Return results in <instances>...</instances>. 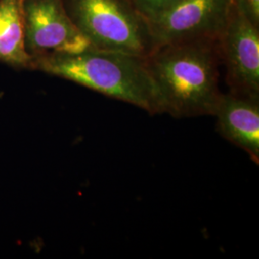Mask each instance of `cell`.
Wrapping results in <instances>:
<instances>
[{"label":"cell","mask_w":259,"mask_h":259,"mask_svg":"<svg viewBox=\"0 0 259 259\" xmlns=\"http://www.w3.org/2000/svg\"><path fill=\"white\" fill-rule=\"evenodd\" d=\"M0 61L20 67L33 65L25 42L21 0H0Z\"/></svg>","instance_id":"ba28073f"},{"label":"cell","mask_w":259,"mask_h":259,"mask_svg":"<svg viewBox=\"0 0 259 259\" xmlns=\"http://www.w3.org/2000/svg\"><path fill=\"white\" fill-rule=\"evenodd\" d=\"M93 48L147 58L155 49L147 20L131 0H63Z\"/></svg>","instance_id":"3957f363"},{"label":"cell","mask_w":259,"mask_h":259,"mask_svg":"<svg viewBox=\"0 0 259 259\" xmlns=\"http://www.w3.org/2000/svg\"><path fill=\"white\" fill-rule=\"evenodd\" d=\"M231 92L259 98V27L232 7L218 40Z\"/></svg>","instance_id":"8992f818"},{"label":"cell","mask_w":259,"mask_h":259,"mask_svg":"<svg viewBox=\"0 0 259 259\" xmlns=\"http://www.w3.org/2000/svg\"><path fill=\"white\" fill-rule=\"evenodd\" d=\"M32 67L129 103L150 114L164 113L146 58L92 48L78 54L34 58Z\"/></svg>","instance_id":"7a4b0ae2"},{"label":"cell","mask_w":259,"mask_h":259,"mask_svg":"<svg viewBox=\"0 0 259 259\" xmlns=\"http://www.w3.org/2000/svg\"><path fill=\"white\" fill-rule=\"evenodd\" d=\"M232 7V0H180L147 20L154 47L192 40L218 41Z\"/></svg>","instance_id":"277c9868"},{"label":"cell","mask_w":259,"mask_h":259,"mask_svg":"<svg viewBox=\"0 0 259 259\" xmlns=\"http://www.w3.org/2000/svg\"><path fill=\"white\" fill-rule=\"evenodd\" d=\"M135 8L146 19H154L174 6L180 0H131Z\"/></svg>","instance_id":"9c48e42d"},{"label":"cell","mask_w":259,"mask_h":259,"mask_svg":"<svg viewBox=\"0 0 259 259\" xmlns=\"http://www.w3.org/2000/svg\"><path fill=\"white\" fill-rule=\"evenodd\" d=\"M25 42L29 54H78L93 48L75 25L63 0H23Z\"/></svg>","instance_id":"5b68a950"},{"label":"cell","mask_w":259,"mask_h":259,"mask_svg":"<svg viewBox=\"0 0 259 259\" xmlns=\"http://www.w3.org/2000/svg\"><path fill=\"white\" fill-rule=\"evenodd\" d=\"M21 2H22V3H23V0H21Z\"/></svg>","instance_id":"8fae6325"},{"label":"cell","mask_w":259,"mask_h":259,"mask_svg":"<svg viewBox=\"0 0 259 259\" xmlns=\"http://www.w3.org/2000/svg\"><path fill=\"white\" fill-rule=\"evenodd\" d=\"M218 41L192 40L157 47L146 58L164 113L176 118L213 115L219 90Z\"/></svg>","instance_id":"6da1fadb"},{"label":"cell","mask_w":259,"mask_h":259,"mask_svg":"<svg viewBox=\"0 0 259 259\" xmlns=\"http://www.w3.org/2000/svg\"><path fill=\"white\" fill-rule=\"evenodd\" d=\"M232 8L259 27V0H232Z\"/></svg>","instance_id":"30bf717a"},{"label":"cell","mask_w":259,"mask_h":259,"mask_svg":"<svg viewBox=\"0 0 259 259\" xmlns=\"http://www.w3.org/2000/svg\"><path fill=\"white\" fill-rule=\"evenodd\" d=\"M213 115L223 138L244 150L258 164L259 98L222 93Z\"/></svg>","instance_id":"52a82bcc"}]
</instances>
